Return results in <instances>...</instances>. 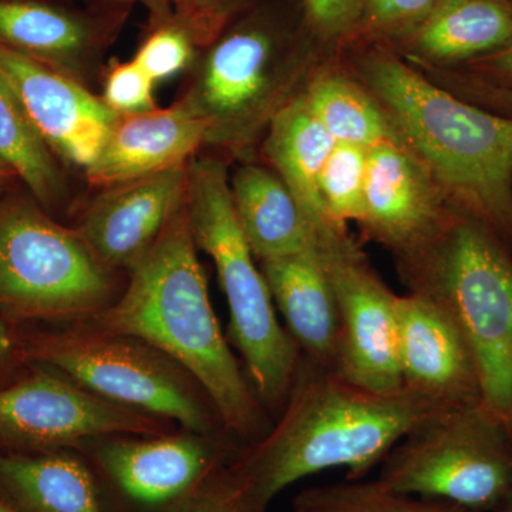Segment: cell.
Wrapping results in <instances>:
<instances>
[{"label": "cell", "instance_id": "cell-12", "mask_svg": "<svg viewBox=\"0 0 512 512\" xmlns=\"http://www.w3.org/2000/svg\"><path fill=\"white\" fill-rule=\"evenodd\" d=\"M94 461L111 488L141 512H185L242 446L231 434L183 430L94 441Z\"/></svg>", "mask_w": 512, "mask_h": 512}, {"label": "cell", "instance_id": "cell-17", "mask_svg": "<svg viewBox=\"0 0 512 512\" xmlns=\"http://www.w3.org/2000/svg\"><path fill=\"white\" fill-rule=\"evenodd\" d=\"M448 210L431 175L394 138L370 148L360 224L396 254L419 244Z\"/></svg>", "mask_w": 512, "mask_h": 512}, {"label": "cell", "instance_id": "cell-26", "mask_svg": "<svg viewBox=\"0 0 512 512\" xmlns=\"http://www.w3.org/2000/svg\"><path fill=\"white\" fill-rule=\"evenodd\" d=\"M291 512H470L456 505L397 493L379 480L306 488L293 498Z\"/></svg>", "mask_w": 512, "mask_h": 512}, {"label": "cell", "instance_id": "cell-38", "mask_svg": "<svg viewBox=\"0 0 512 512\" xmlns=\"http://www.w3.org/2000/svg\"><path fill=\"white\" fill-rule=\"evenodd\" d=\"M485 89L493 90L494 93H498V96H500L501 101H507L510 106H512V92H507V90H498L493 89V87H485Z\"/></svg>", "mask_w": 512, "mask_h": 512}, {"label": "cell", "instance_id": "cell-16", "mask_svg": "<svg viewBox=\"0 0 512 512\" xmlns=\"http://www.w3.org/2000/svg\"><path fill=\"white\" fill-rule=\"evenodd\" d=\"M188 165L103 188L94 198L76 229L104 265L130 271L143 258L187 200Z\"/></svg>", "mask_w": 512, "mask_h": 512}, {"label": "cell", "instance_id": "cell-28", "mask_svg": "<svg viewBox=\"0 0 512 512\" xmlns=\"http://www.w3.org/2000/svg\"><path fill=\"white\" fill-rule=\"evenodd\" d=\"M90 5L126 6L144 3L153 15L180 23L194 37L200 50L214 42L244 10L258 0H84Z\"/></svg>", "mask_w": 512, "mask_h": 512}, {"label": "cell", "instance_id": "cell-36", "mask_svg": "<svg viewBox=\"0 0 512 512\" xmlns=\"http://www.w3.org/2000/svg\"><path fill=\"white\" fill-rule=\"evenodd\" d=\"M12 178H15V175L9 170L8 165L0 161V190H3Z\"/></svg>", "mask_w": 512, "mask_h": 512}, {"label": "cell", "instance_id": "cell-4", "mask_svg": "<svg viewBox=\"0 0 512 512\" xmlns=\"http://www.w3.org/2000/svg\"><path fill=\"white\" fill-rule=\"evenodd\" d=\"M410 292L439 306L476 360L483 404L512 423V251L456 210L399 252Z\"/></svg>", "mask_w": 512, "mask_h": 512}, {"label": "cell", "instance_id": "cell-14", "mask_svg": "<svg viewBox=\"0 0 512 512\" xmlns=\"http://www.w3.org/2000/svg\"><path fill=\"white\" fill-rule=\"evenodd\" d=\"M397 356L403 390L439 410L483 403L466 339L439 306L419 293L397 295Z\"/></svg>", "mask_w": 512, "mask_h": 512}, {"label": "cell", "instance_id": "cell-34", "mask_svg": "<svg viewBox=\"0 0 512 512\" xmlns=\"http://www.w3.org/2000/svg\"><path fill=\"white\" fill-rule=\"evenodd\" d=\"M22 350V335L0 316V387L15 382L29 369Z\"/></svg>", "mask_w": 512, "mask_h": 512}, {"label": "cell", "instance_id": "cell-27", "mask_svg": "<svg viewBox=\"0 0 512 512\" xmlns=\"http://www.w3.org/2000/svg\"><path fill=\"white\" fill-rule=\"evenodd\" d=\"M367 148L336 143L320 173V207L330 224L345 228L346 222L362 221L367 173Z\"/></svg>", "mask_w": 512, "mask_h": 512}, {"label": "cell", "instance_id": "cell-11", "mask_svg": "<svg viewBox=\"0 0 512 512\" xmlns=\"http://www.w3.org/2000/svg\"><path fill=\"white\" fill-rule=\"evenodd\" d=\"M316 245L338 305L336 372L369 392H403L397 356L396 293L366 264L345 228L320 232Z\"/></svg>", "mask_w": 512, "mask_h": 512}, {"label": "cell", "instance_id": "cell-30", "mask_svg": "<svg viewBox=\"0 0 512 512\" xmlns=\"http://www.w3.org/2000/svg\"><path fill=\"white\" fill-rule=\"evenodd\" d=\"M154 80L134 60L114 63L104 82L101 100L117 116L146 113L156 109Z\"/></svg>", "mask_w": 512, "mask_h": 512}, {"label": "cell", "instance_id": "cell-5", "mask_svg": "<svg viewBox=\"0 0 512 512\" xmlns=\"http://www.w3.org/2000/svg\"><path fill=\"white\" fill-rule=\"evenodd\" d=\"M188 218L198 249L214 262L229 308V338L265 409L281 413L298 375L302 353L276 316L261 266L239 225L225 165L192 158L188 165Z\"/></svg>", "mask_w": 512, "mask_h": 512}, {"label": "cell", "instance_id": "cell-10", "mask_svg": "<svg viewBox=\"0 0 512 512\" xmlns=\"http://www.w3.org/2000/svg\"><path fill=\"white\" fill-rule=\"evenodd\" d=\"M173 424L107 402L42 366L0 387V448L76 450L114 436H157Z\"/></svg>", "mask_w": 512, "mask_h": 512}, {"label": "cell", "instance_id": "cell-1", "mask_svg": "<svg viewBox=\"0 0 512 512\" xmlns=\"http://www.w3.org/2000/svg\"><path fill=\"white\" fill-rule=\"evenodd\" d=\"M444 412L414 394L369 392L302 356L279 420L245 444L225 467L247 512H266L303 478L343 468L363 478L431 414Z\"/></svg>", "mask_w": 512, "mask_h": 512}, {"label": "cell", "instance_id": "cell-18", "mask_svg": "<svg viewBox=\"0 0 512 512\" xmlns=\"http://www.w3.org/2000/svg\"><path fill=\"white\" fill-rule=\"evenodd\" d=\"M207 126L180 100L167 109L119 116L99 157L86 168L93 187L150 177L190 163L205 146Z\"/></svg>", "mask_w": 512, "mask_h": 512}, {"label": "cell", "instance_id": "cell-19", "mask_svg": "<svg viewBox=\"0 0 512 512\" xmlns=\"http://www.w3.org/2000/svg\"><path fill=\"white\" fill-rule=\"evenodd\" d=\"M275 308L302 356L336 369L340 323L335 293L318 245L259 262Z\"/></svg>", "mask_w": 512, "mask_h": 512}, {"label": "cell", "instance_id": "cell-24", "mask_svg": "<svg viewBox=\"0 0 512 512\" xmlns=\"http://www.w3.org/2000/svg\"><path fill=\"white\" fill-rule=\"evenodd\" d=\"M0 161L26 185L33 200L46 211L56 210L66 197L59 160L30 123L22 104L0 76Z\"/></svg>", "mask_w": 512, "mask_h": 512}, {"label": "cell", "instance_id": "cell-25", "mask_svg": "<svg viewBox=\"0 0 512 512\" xmlns=\"http://www.w3.org/2000/svg\"><path fill=\"white\" fill-rule=\"evenodd\" d=\"M305 99L336 143L370 150L393 138L389 120L372 97L340 74H322L311 84Z\"/></svg>", "mask_w": 512, "mask_h": 512}, {"label": "cell", "instance_id": "cell-32", "mask_svg": "<svg viewBox=\"0 0 512 512\" xmlns=\"http://www.w3.org/2000/svg\"><path fill=\"white\" fill-rule=\"evenodd\" d=\"M309 32L323 42L352 37L362 19L363 0H302Z\"/></svg>", "mask_w": 512, "mask_h": 512}, {"label": "cell", "instance_id": "cell-3", "mask_svg": "<svg viewBox=\"0 0 512 512\" xmlns=\"http://www.w3.org/2000/svg\"><path fill=\"white\" fill-rule=\"evenodd\" d=\"M360 69L387 120L456 211L491 229L512 251V116L451 96L380 47Z\"/></svg>", "mask_w": 512, "mask_h": 512}, {"label": "cell", "instance_id": "cell-37", "mask_svg": "<svg viewBox=\"0 0 512 512\" xmlns=\"http://www.w3.org/2000/svg\"><path fill=\"white\" fill-rule=\"evenodd\" d=\"M495 512H512V480L510 487H508L507 494H505L503 503L497 508Z\"/></svg>", "mask_w": 512, "mask_h": 512}, {"label": "cell", "instance_id": "cell-33", "mask_svg": "<svg viewBox=\"0 0 512 512\" xmlns=\"http://www.w3.org/2000/svg\"><path fill=\"white\" fill-rule=\"evenodd\" d=\"M224 470L225 467L208 481L185 512H247L229 485Z\"/></svg>", "mask_w": 512, "mask_h": 512}, {"label": "cell", "instance_id": "cell-15", "mask_svg": "<svg viewBox=\"0 0 512 512\" xmlns=\"http://www.w3.org/2000/svg\"><path fill=\"white\" fill-rule=\"evenodd\" d=\"M126 6L74 9L52 0H0V45L83 83L126 20Z\"/></svg>", "mask_w": 512, "mask_h": 512}, {"label": "cell", "instance_id": "cell-20", "mask_svg": "<svg viewBox=\"0 0 512 512\" xmlns=\"http://www.w3.org/2000/svg\"><path fill=\"white\" fill-rule=\"evenodd\" d=\"M0 498L16 512H104L96 477L76 450L0 448Z\"/></svg>", "mask_w": 512, "mask_h": 512}, {"label": "cell", "instance_id": "cell-7", "mask_svg": "<svg viewBox=\"0 0 512 512\" xmlns=\"http://www.w3.org/2000/svg\"><path fill=\"white\" fill-rule=\"evenodd\" d=\"M113 269L77 229L35 200H0V316L13 328L33 322H86L116 301Z\"/></svg>", "mask_w": 512, "mask_h": 512}, {"label": "cell", "instance_id": "cell-31", "mask_svg": "<svg viewBox=\"0 0 512 512\" xmlns=\"http://www.w3.org/2000/svg\"><path fill=\"white\" fill-rule=\"evenodd\" d=\"M436 3L437 0H363L356 33L396 39L426 18Z\"/></svg>", "mask_w": 512, "mask_h": 512}, {"label": "cell", "instance_id": "cell-23", "mask_svg": "<svg viewBox=\"0 0 512 512\" xmlns=\"http://www.w3.org/2000/svg\"><path fill=\"white\" fill-rule=\"evenodd\" d=\"M335 146V138L316 119L305 96L288 101L269 124L268 156L301 204L315 234L336 227L326 220L318 192L320 173Z\"/></svg>", "mask_w": 512, "mask_h": 512}, {"label": "cell", "instance_id": "cell-13", "mask_svg": "<svg viewBox=\"0 0 512 512\" xmlns=\"http://www.w3.org/2000/svg\"><path fill=\"white\" fill-rule=\"evenodd\" d=\"M0 76L57 160L84 170L119 120L79 80L0 45Z\"/></svg>", "mask_w": 512, "mask_h": 512}, {"label": "cell", "instance_id": "cell-39", "mask_svg": "<svg viewBox=\"0 0 512 512\" xmlns=\"http://www.w3.org/2000/svg\"><path fill=\"white\" fill-rule=\"evenodd\" d=\"M0 512H16L13 510L12 507H10L9 504H6L5 501L0 498Z\"/></svg>", "mask_w": 512, "mask_h": 512}, {"label": "cell", "instance_id": "cell-21", "mask_svg": "<svg viewBox=\"0 0 512 512\" xmlns=\"http://www.w3.org/2000/svg\"><path fill=\"white\" fill-rule=\"evenodd\" d=\"M229 185L235 214L256 261L298 254L315 244V229L278 174L244 165Z\"/></svg>", "mask_w": 512, "mask_h": 512}, {"label": "cell", "instance_id": "cell-22", "mask_svg": "<svg viewBox=\"0 0 512 512\" xmlns=\"http://www.w3.org/2000/svg\"><path fill=\"white\" fill-rule=\"evenodd\" d=\"M396 39L431 62H473L512 42V0H437Z\"/></svg>", "mask_w": 512, "mask_h": 512}, {"label": "cell", "instance_id": "cell-35", "mask_svg": "<svg viewBox=\"0 0 512 512\" xmlns=\"http://www.w3.org/2000/svg\"><path fill=\"white\" fill-rule=\"evenodd\" d=\"M470 66L478 76L487 77V87L512 92V42L491 55L473 60Z\"/></svg>", "mask_w": 512, "mask_h": 512}, {"label": "cell", "instance_id": "cell-2", "mask_svg": "<svg viewBox=\"0 0 512 512\" xmlns=\"http://www.w3.org/2000/svg\"><path fill=\"white\" fill-rule=\"evenodd\" d=\"M128 272L123 295L80 325L140 339L160 350L200 384L225 430L239 443L264 436L271 419L212 309L187 205Z\"/></svg>", "mask_w": 512, "mask_h": 512}, {"label": "cell", "instance_id": "cell-8", "mask_svg": "<svg viewBox=\"0 0 512 512\" xmlns=\"http://www.w3.org/2000/svg\"><path fill=\"white\" fill-rule=\"evenodd\" d=\"M22 350L28 366L55 370L107 402L194 433H228L194 377L143 340L77 325L22 335Z\"/></svg>", "mask_w": 512, "mask_h": 512}, {"label": "cell", "instance_id": "cell-6", "mask_svg": "<svg viewBox=\"0 0 512 512\" xmlns=\"http://www.w3.org/2000/svg\"><path fill=\"white\" fill-rule=\"evenodd\" d=\"M305 15L291 19L271 0H258L202 49L181 103L207 126L205 146L239 148L271 124L296 69Z\"/></svg>", "mask_w": 512, "mask_h": 512}, {"label": "cell", "instance_id": "cell-9", "mask_svg": "<svg viewBox=\"0 0 512 512\" xmlns=\"http://www.w3.org/2000/svg\"><path fill=\"white\" fill-rule=\"evenodd\" d=\"M397 493L495 512L512 480V423L483 403L431 414L380 464Z\"/></svg>", "mask_w": 512, "mask_h": 512}, {"label": "cell", "instance_id": "cell-29", "mask_svg": "<svg viewBox=\"0 0 512 512\" xmlns=\"http://www.w3.org/2000/svg\"><path fill=\"white\" fill-rule=\"evenodd\" d=\"M200 52L194 37L180 23L150 13L147 35L133 60L158 82L191 67Z\"/></svg>", "mask_w": 512, "mask_h": 512}]
</instances>
